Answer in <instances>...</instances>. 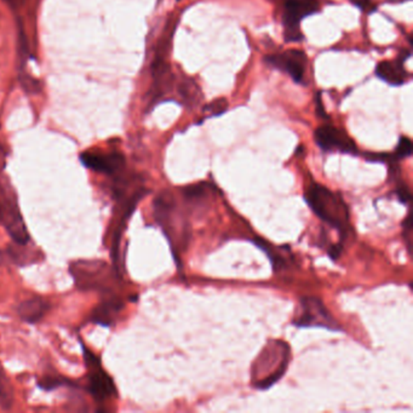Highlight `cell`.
Returning <instances> with one entry per match:
<instances>
[{
  "mask_svg": "<svg viewBox=\"0 0 413 413\" xmlns=\"http://www.w3.org/2000/svg\"><path fill=\"white\" fill-rule=\"evenodd\" d=\"M304 198L306 204L311 206L319 219L337 229L342 237H347L350 232L349 210L338 193H334L319 183H311L306 191Z\"/></svg>",
  "mask_w": 413,
  "mask_h": 413,
  "instance_id": "6da1fadb",
  "label": "cell"
},
{
  "mask_svg": "<svg viewBox=\"0 0 413 413\" xmlns=\"http://www.w3.org/2000/svg\"><path fill=\"white\" fill-rule=\"evenodd\" d=\"M70 273L75 279L77 288L81 291H111L113 278H118L111 267L100 260H79L72 262Z\"/></svg>",
  "mask_w": 413,
  "mask_h": 413,
  "instance_id": "7a4b0ae2",
  "label": "cell"
},
{
  "mask_svg": "<svg viewBox=\"0 0 413 413\" xmlns=\"http://www.w3.org/2000/svg\"><path fill=\"white\" fill-rule=\"evenodd\" d=\"M0 222L16 244H29L31 237L20 211L17 196L13 187L3 182H0Z\"/></svg>",
  "mask_w": 413,
  "mask_h": 413,
  "instance_id": "3957f363",
  "label": "cell"
},
{
  "mask_svg": "<svg viewBox=\"0 0 413 413\" xmlns=\"http://www.w3.org/2000/svg\"><path fill=\"white\" fill-rule=\"evenodd\" d=\"M83 348L84 361L88 371V393L91 394L93 400L98 404H103L108 400L114 399L118 396L114 381L107 372L104 371L101 359L98 358L96 354L93 353L91 349H88L81 342Z\"/></svg>",
  "mask_w": 413,
  "mask_h": 413,
  "instance_id": "277c9868",
  "label": "cell"
},
{
  "mask_svg": "<svg viewBox=\"0 0 413 413\" xmlns=\"http://www.w3.org/2000/svg\"><path fill=\"white\" fill-rule=\"evenodd\" d=\"M283 37L286 42H301L299 24L306 16L314 14L319 8L318 0H283Z\"/></svg>",
  "mask_w": 413,
  "mask_h": 413,
  "instance_id": "5b68a950",
  "label": "cell"
},
{
  "mask_svg": "<svg viewBox=\"0 0 413 413\" xmlns=\"http://www.w3.org/2000/svg\"><path fill=\"white\" fill-rule=\"evenodd\" d=\"M302 314L293 324L297 327H324L330 331H341L338 322L334 320L325 304L319 298H302Z\"/></svg>",
  "mask_w": 413,
  "mask_h": 413,
  "instance_id": "8992f818",
  "label": "cell"
},
{
  "mask_svg": "<svg viewBox=\"0 0 413 413\" xmlns=\"http://www.w3.org/2000/svg\"><path fill=\"white\" fill-rule=\"evenodd\" d=\"M315 142L325 152L357 154L358 148L344 131L331 125H324L315 131Z\"/></svg>",
  "mask_w": 413,
  "mask_h": 413,
  "instance_id": "52a82bcc",
  "label": "cell"
},
{
  "mask_svg": "<svg viewBox=\"0 0 413 413\" xmlns=\"http://www.w3.org/2000/svg\"><path fill=\"white\" fill-rule=\"evenodd\" d=\"M80 162L90 170L118 177L125 170V158L120 153H91L85 152L80 155Z\"/></svg>",
  "mask_w": 413,
  "mask_h": 413,
  "instance_id": "ba28073f",
  "label": "cell"
},
{
  "mask_svg": "<svg viewBox=\"0 0 413 413\" xmlns=\"http://www.w3.org/2000/svg\"><path fill=\"white\" fill-rule=\"evenodd\" d=\"M265 62L278 70L286 72L295 81H302L306 65V56L304 52L293 49L283 54L265 56Z\"/></svg>",
  "mask_w": 413,
  "mask_h": 413,
  "instance_id": "9c48e42d",
  "label": "cell"
},
{
  "mask_svg": "<svg viewBox=\"0 0 413 413\" xmlns=\"http://www.w3.org/2000/svg\"><path fill=\"white\" fill-rule=\"evenodd\" d=\"M124 309V302L116 296H109L98 303L90 314V321L95 325L111 327L116 324V318Z\"/></svg>",
  "mask_w": 413,
  "mask_h": 413,
  "instance_id": "30bf717a",
  "label": "cell"
},
{
  "mask_svg": "<svg viewBox=\"0 0 413 413\" xmlns=\"http://www.w3.org/2000/svg\"><path fill=\"white\" fill-rule=\"evenodd\" d=\"M50 303L42 297H33L26 299L17 306L20 319L27 324H37L47 315L50 311Z\"/></svg>",
  "mask_w": 413,
  "mask_h": 413,
  "instance_id": "8fae6325",
  "label": "cell"
},
{
  "mask_svg": "<svg viewBox=\"0 0 413 413\" xmlns=\"http://www.w3.org/2000/svg\"><path fill=\"white\" fill-rule=\"evenodd\" d=\"M376 75L380 79L384 80L386 83L393 86H400L407 79V72L403 65V62L399 60L383 61L377 65Z\"/></svg>",
  "mask_w": 413,
  "mask_h": 413,
  "instance_id": "7c38bea8",
  "label": "cell"
},
{
  "mask_svg": "<svg viewBox=\"0 0 413 413\" xmlns=\"http://www.w3.org/2000/svg\"><path fill=\"white\" fill-rule=\"evenodd\" d=\"M14 389L4 368L0 365V407L4 410L11 409L14 405Z\"/></svg>",
  "mask_w": 413,
  "mask_h": 413,
  "instance_id": "4fadbf2b",
  "label": "cell"
},
{
  "mask_svg": "<svg viewBox=\"0 0 413 413\" xmlns=\"http://www.w3.org/2000/svg\"><path fill=\"white\" fill-rule=\"evenodd\" d=\"M180 93L188 106H195L196 103L199 102V100H201L200 98L201 91H200L199 86L195 84L194 80H185L180 85Z\"/></svg>",
  "mask_w": 413,
  "mask_h": 413,
  "instance_id": "5bb4252c",
  "label": "cell"
},
{
  "mask_svg": "<svg viewBox=\"0 0 413 413\" xmlns=\"http://www.w3.org/2000/svg\"><path fill=\"white\" fill-rule=\"evenodd\" d=\"M38 387L45 391H52L61 387H75L70 380L62 376H44L38 381Z\"/></svg>",
  "mask_w": 413,
  "mask_h": 413,
  "instance_id": "9a60e30c",
  "label": "cell"
},
{
  "mask_svg": "<svg viewBox=\"0 0 413 413\" xmlns=\"http://www.w3.org/2000/svg\"><path fill=\"white\" fill-rule=\"evenodd\" d=\"M411 154H412V142H411V139L405 137V136H401L396 150H395V157H396V159L407 158Z\"/></svg>",
  "mask_w": 413,
  "mask_h": 413,
  "instance_id": "2e32d148",
  "label": "cell"
},
{
  "mask_svg": "<svg viewBox=\"0 0 413 413\" xmlns=\"http://www.w3.org/2000/svg\"><path fill=\"white\" fill-rule=\"evenodd\" d=\"M228 103L226 100L223 98H219L214 102L210 103L206 107L204 108V111H208L211 116H219L224 111H227Z\"/></svg>",
  "mask_w": 413,
  "mask_h": 413,
  "instance_id": "e0dca14e",
  "label": "cell"
},
{
  "mask_svg": "<svg viewBox=\"0 0 413 413\" xmlns=\"http://www.w3.org/2000/svg\"><path fill=\"white\" fill-rule=\"evenodd\" d=\"M350 3L358 6L359 9L362 10L366 14H372L377 9L376 5L372 3V0H350Z\"/></svg>",
  "mask_w": 413,
  "mask_h": 413,
  "instance_id": "ac0fdd59",
  "label": "cell"
},
{
  "mask_svg": "<svg viewBox=\"0 0 413 413\" xmlns=\"http://www.w3.org/2000/svg\"><path fill=\"white\" fill-rule=\"evenodd\" d=\"M396 194L399 196L401 203L409 204L410 200H411V192H410L409 187L406 186L405 183H400L399 186L396 187Z\"/></svg>",
  "mask_w": 413,
  "mask_h": 413,
  "instance_id": "d6986e66",
  "label": "cell"
},
{
  "mask_svg": "<svg viewBox=\"0 0 413 413\" xmlns=\"http://www.w3.org/2000/svg\"><path fill=\"white\" fill-rule=\"evenodd\" d=\"M403 228H404V237L406 239V244H407V250L411 251V234H412V219L411 216H407V219H405L403 223Z\"/></svg>",
  "mask_w": 413,
  "mask_h": 413,
  "instance_id": "ffe728a7",
  "label": "cell"
},
{
  "mask_svg": "<svg viewBox=\"0 0 413 413\" xmlns=\"http://www.w3.org/2000/svg\"><path fill=\"white\" fill-rule=\"evenodd\" d=\"M316 102H318V114L324 116V118H327V114H326L324 109H322V104H321L320 96H319V95H318V98H316Z\"/></svg>",
  "mask_w": 413,
  "mask_h": 413,
  "instance_id": "44dd1931",
  "label": "cell"
},
{
  "mask_svg": "<svg viewBox=\"0 0 413 413\" xmlns=\"http://www.w3.org/2000/svg\"><path fill=\"white\" fill-rule=\"evenodd\" d=\"M8 1H10V3H14V1H16V0H8Z\"/></svg>",
  "mask_w": 413,
  "mask_h": 413,
  "instance_id": "7402d4cb",
  "label": "cell"
},
{
  "mask_svg": "<svg viewBox=\"0 0 413 413\" xmlns=\"http://www.w3.org/2000/svg\"><path fill=\"white\" fill-rule=\"evenodd\" d=\"M177 1H181V0H177Z\"/></svg>",
  "mask_w": 413,
  "mask_h": 413,
  "instance_id": "603a6c76",
  "label": "cell"
}]
</instances>
